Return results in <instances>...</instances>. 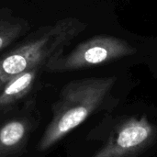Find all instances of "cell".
<instances>
[{
	"mask_svg": "<svg viewBox=\"0 0 157 157\" xmlns=\"http://www.w3.org/2000/svg\"><path fill=\"white\" fill-rule=\"evenodd\" d=\"M116 80V77L109 76L74 80L66 84L52 106V118L39 142L38 150H49L85 122L105 101Z\"/></svg>",
	"mask_w": 157,
	"mask_h": 157,
	"instance_id": "6da1fadb",
	"label": "cell"
},
{
	"mask_svg": "<svg viewBox=\"0 0 157 157\" xmlns=\"http://www.w3.org/2000/svg\"><path fill=\"white\" fill-rule=\"evenodd\" d=\"M82 30L79 21L66 18L33 33L21 44L0 56V91L14 76L34 67L44 68Z\"/></svg>",
	"mask_w": 157,
	"mask_h": 157,
	"instance_id": "7a4b0ae2",
	"label": "cell"
},
{
	"mask_svg": "<svg viewBox=\"0 0 157 157\" xmlns=\"http://www.w3.org/2000/svg\"><path fill=\"white\" fill-rule=\"evenodd\" d=\"M135 52L134 48L124 40L111 36L96 37L80 43L69 53L60 55L49 62L45 70L66 72L109 63Z\"/></svg>",
	"mask_w": 157,
	"mask_h": 157,
	"instance_id": "3957f363",
	"label": "cell"
},
{
	"mask_svg": "<svg viewBox=\"0 0 157 157\" xmlns=\"http://www.w3.org/2000/svg\"><path fill=\"white\" fill-rule=\"evenodd\" d=\"M157 137V128L145 116L132 117L119 124L107 143L92 157H136Z\"/></svg>",
	"mask_w": 157,
	"mask_h": 157,
	"instance_id": "277c9868",
	"label": "cell"
},
{
	"mask_svg": "<svg viewBox=\"0 0 157 157\" xmlns=\"http://www.w3.org/2000/svg\"><path fill=\"white\" fill-rule=\"evenodd\" d=\"M31 131L24 118L13 119L0 125V157H14L25 148Z\"/></svg>",
	"mask_w": 157,
	"mask_h": 157,
	"instance_id": "5b68a950",
	"label": "cell"
},
{
	"mask_svg": "<svg viewBox=\"0 0 157 157\" xmlns=\"http://www.w3.org/2000/svg\"><path fill=\"white\" fill-rule=\"evenodd\" d=\"M40 67H34L11 78L0 91V109H7L27 96L39 75Z\"/></svg>",
	"mask_w": 157,
	"mask_h": 157,
	"instance_id": "8992f818",
	"label": "cell"
},
{
	"mask_svg": "<svg viewBox=\"0 0 157 157\" xmlns=\"http://www.w3.org/2000/svg\"><path fill=\"white\" fill-rule=\"evenodd\" d=\"M29 29V23L21 17L0 15V52L10 46Z\"/></svg>",
	"mask_w": 157,
	"mask_h": 157,
	"instance_id": "52a82bcc",
	"label": "cell"
}]
</instances>
